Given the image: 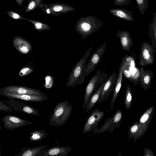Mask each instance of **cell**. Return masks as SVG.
I'll list each match as a JSON object with an SVG mask.
<instances>
[{"instance_id":"25","label":"cell","mask_w":156,"mask_h":156,"mask_svg":"<svg viewBox=\"0 0 156 156\" xmlns=\"http://www.w3.org/2000/svg\"><path fill=\"white\" fill-rule=\"evenodd\" d=\"M129 70L132 78V82L135 85L137 84L140 79V72L135 66L134 61L132 58L129 66Z\"/></svg>"},{"instance_id":"13","label":"cell","mask_w":156,"mask_h":156,"mask_svg":"<svg viewBox=\"0 0 156 156\" xmlns=\"http://www.w3.org/2000/svg\"><path fill=\"white\" fill-rule=\"evenodd\" d=\"M107 43L103 44L99 47L93 54L87 64L85 74L88 76L95 69L97 65L101 60L102 56L106 50Z\"/></svg>"},{"instance_id":"33","label":"cell","mask_w":156,"mask_h":156,"mask_svg":"<svg viewBox=\"0 0 156 156\" xmlns=\"http://www.w3.org/2000/svg\"><path fill=\"white\" fill-rule=\"evenodd\" d=\"M36 3L34 2H31L29 5L28 8L29 10L32 9L36 5Z\"/></svg>"},{"instance_id":"23","label":"cell","mask_w":156,"mask_h":156,"mask_svg":"<svg viewBox=\"0 0 156 156\" xmlns=\"http://www.w3.org/2000/svg\"><path fill=\"white\" fill-rule=\"evenodd\" d=\"M148 36L151 44L156 48V15L155 14L149 27Z\"/></svg>"},{"instance_id":"17","label":"cell","mask_w":156,"mask_h":156,"mask_svg":"<svg viewBox=\"0 0 156 156\" xmlns=\"http://www.w3.org/2000/svg\"><path fill=\"white\" fill-rule=\"evenodd\" d=\"M12 42L16 49L22 54H25L29 52L32 48L30 42L19 37L16 36L14 37Z\"/></svg>"},{"instance_id":"6","label":"cell","mask_w":156,"mask_h":156,"mask_svg":"<svg viewBox=\"0 0 156 156\" xmlns=\"http://www.w3.org/2000/svg\"><path fill=\"white\" fill-rule=\"evenodd\" d=\"M105 112L101 111L98 108L93 110L90 115L87 118L84 124L83 133L85 134L90 132L92 130L93 133H96L98 124L104 116Z\"/></svg>"},{"instance_id":"2","label":"cell","mask_w":156,"mask_h":156,"mask_svg":"<svg viewBox=\"0 0 156 156\" xmlns=\"http://www.w3.org/2000/svg\"><path fill=\"white\" fill-rule=\"evenodd\" d=\"M104 24L93 16L81 17L76 22L75 30L81 35L82 38L84 39L98 30Z\"/></svg>"},{"instance_id":"30","label":"cell","mask_w":156,"mask_h":156,"mask_svg":"<svg viewBox=\"0 0 156 156\" xmlns=\"http://www.w3.org/2000/svg\"><path fill=\"white\" fill-rule=\"evenodd\" d=\"M114 1V5L118 6H123L127 5L130 3L128 0H113Z\"/></svg>"},{"instance_id":"28","label":"cell","mask_w":156,"mask_h":156,"mask_svg":"<svg viewBox=\"0 0 156 156\" xmlns=\"http://www.w3.org/2000/svg\"><path fill=\"white\" fill-rule=\"evenodd\" d=\"M139 11L143 14L148 6V0H136Z\"/></svg>"},{"instance_id":"7","label":"cell","mask_w":156,"mask_h":156,"mask_svg":"<svg viewBox=\"0 0 156 156\" xmlns=\"http://www.w3.org/2000/svg\"><path fill=\"white\" fill-rule=\"evenodd\" d=\"M154 112V106H151L147 109L139 119V129L138 132L133 138L134 142L144 135L149 126Z\"/></svg>"},{"instance_id":"19","label":"cell","mask_w":156,"mask_h":156,"mask_svg":"<svg viewBox=\"0 0 156 156\" xmlns=\"http://www.w3.org/2000/svg\"><path fill=\"white\" fill-rule=\"evenodd\" d=\"M71 150L69 146H55L45 149L43 156H67Z\"/></svg>"},{"instance_id":"9","label":"cell","mask_w":156,"mask_h":156,"mask_svg":"<svg viewBox=\"0 0 156 156\" xmlns=\"http://www.w3.org/2000/svg\"><path fill=\"white\" fill-rule=\"evenodd\" d=\"M1 120L3 122L4 128L12 131L16 128L33 123L31 122L11 114L5 115Z\"/></svg>"},{"instance_id":"12","label":"cell","mask_w":156,"mask_h":156,"mask_svg":"<svg viewBox=\"0 0 156 156\" xmlns=\"http://www.w3.org/2000/svg\"><path fill=\"white\" fill-rule=\"evenodd\" d=\"M117 80L116 73L114 71L109 77L100 96L98 102L108 100L109 96L114 91Z\"/></svg>"},{"instance_id":"8","label":"cell","mask_w":156,"mask_h":156,"mask_svg":"<svg viewBox=\"0 0 156 156\" xmlns=\"http://www.w3.org/2000/svg\"><path fill=\"white\" fill-rule=\"evenodd\" d=\"M122 117V111L119 108L118 109L113 117L108 118L101 128L99 129H97L96 134H99L106 131L112 132L115 128L119 127Z\"/></svg>"},{"instance_id":"4","label":"cell","mask_w":156,"mask_h":156,"mask_svg":"<svg viewBox=\"0 0 156 156\" xmlns=\"http://www.w3.org/2000/svg\"><path fill=\"white\" fill-rule=\"evenodd\" d=\"M108 74L105 72H102L100 70H98L89 81L86 86L84 95L82 108H85L88 101L91 97L101 85L108 77Z\"/></svg>"},{"instance_id":"37","label":"cell","mask_w":156,"mask_h":156,"mask_svg":"<svg viewBox=\"0 0 156 156\" xmlns=\"http://www.w3.org/2000/svg\"><path fill=\"white\" fill-rule=\"evenodd\" d=\"M128 0L129 1H130V0Z\"/></svg>"},{"instance_id":"14","label":"cell","mask_w":156,"mask_h":156,"mask_svg":"<svg viewBox=\"0 0 156 156\" xmlns=\"http://www.w3.org/2000/svg\"><path fill=\"white\" fill-rule=\"evenodd\" d=\"M8 100H5V102L11 106L15 111L23 112L30 115L39 116L40 115L39 111L32 107L26 104L15 99L9 98Z\"/></svg>"},{"instance_id":"26","label":"cell","mask_w":156,"mask_h":156,"mask_svg":"<svg viewBox=\"0 0 156 156\" xmlns=\"http://www.w3.org/2000/svg\"><path fill=\"white\" fill-rule=\"evenodd\" d=\"M124 104L126 110H129L131 107L132 104V94L129 85H127L125 90Z\"/></svg>"},{"instance_id":"31","label":"cell","mask_w":156,"mask_h":156,"mask_svg":"<svg viewBox=\"0 0 156 156\" xmlns=\"http://www.w3.org/2000/svg\"><path fill=\"white\" fill-rule=\"evenodd\" d=\"M35 27L38 30H42L46 29L47 27L46 25L39 23L37 22L35 24Z\"/></svg>"},{"instance_id":"10","label":"cell","mask_w":156,"mask_h":156,"mask_svg":"<svg viewBox=\"0 0 156 156\" xmlns=\"http://www.w3.org/2000/svg\"><path fill=\"white\" fill-rule=\"evenodd\" d=\"M131 58V57L128 56L126 55H125L123 58L122 61L119 68L118 70L119 73L118 77L117 78V82L115 89L113 92L112 98L111 99L110 106L109 109V110H111L112 108L114 110L115 108L114 104L116 98L119 95V92L121 87L123 71L125 67L129 62Z\"/></svg>"},{"instance_id":"3","label":"cell","mask_w":156,"mask_h":156,"mask_svg":"<svg viewBox=\"0 0 156 156\" xmlns=\"http://www.w3.org/2000/svg\"><path fill=\"white\" fill-rule=\"evenodd\" d=\"M72 109V106L69 104L68 100L57 103L49 119L50 124L56 127L64 124L70 117Z\"/></svg>"},{"instance_id":"32","label":"cell","mask_w":156,"mask_h":156,"mask_svg":"<svg viewBox=\"0 0 156 156\" xmlns=\"http://www.w3.org/2000/svg\"><path fill=\"white\" fill-rule=\"evenodd\" d=\"M144 156H154V155L153 151L147 147H145L144 149L143 154Z\"/></svg>"},{"instance_id":"15","label":"cell","mask_w":156,"mask_h":156,"mask_svg":"<svg viewBox=\"0 0 156 156\" xmlns=\"http://www.w3.org/2000/svg\"><path fill=\"white\" fill-rule=\"evenodd\" d=\"M0 91L20 94L46 95L38 90L19 86L12 85L2 87L0 88Z\"/></svg>"},{"instance_id":"1","label":"cell","mask_w":156,"mask_h":156,"mask_svg":"<svg viewBox=\"0 0 156 156\" xmlns=\"http://www.w3.org/2000/svg\"><path fill=\"white\" fill-rule=\"evenodd\" d=\"M93 47L92 45L86 51L83 57L73 67L66 85L68 87H74L76 85L83 83L86 76L85 72L87 61Z\"/></svg>"},{"instance_id":"11","label":"cell","mask_w":156,"mask_h":156,"mask_svg":"<svg viewBox=\"0 0 156 156\" xmlns=\"http://www.w3.org/2000/svg\"><path fill=\"white\" fill-rule=\"evenodd\" d=\"M0 94L7 98H11L31 102H42L47 100L48 98L46 95L20 94L2 91H0Z\"/></svg>"},{"instance_id":"27","label":"cell","mask_w":156,"mask_h":156,"mask_svg":"<svg viewBox=\"0 0 156 156\" xmlns=\"http://www.w3.org/2000/svg\"><path fill=\"white\" fill-rule=\"evenodd\" d=\"M139 129V122L138 120L128 127V136L129 140L135 137L138 132Z\"/></svg>"},{"instance_id":"24","label":"cell","mask_w":156,"mask_h":156,"mask_svg":"<svg viewBox=\"0 0 156 156\" xmlns=\"http://www.w3.org/2000/svg\"><path fill=\"white\" fill-rule=\"evenodd\" d=\"M30 136L28 137L30 141H41L45 138L48 135V133L43 129L41 130H35L30 133Z\"/></svg>"},{"instance_id":"35","label":"cell","mask_w":156,"mask_h":156,"mask_svg":"<svg viewBox=\"0 0 156 156\" xmlns=\"http://www.w3.org/2000/svg\"><path fill=\"white\" fill-rule=\"evenodd\" d=\"M47 13H49L50 12L49 9H47Z\"/></svg>"},{"instance_id":"36","label":"cell","mask_w":156,"mask_h":156,"mask_svg":"<svg viewBox=\"0 0 156 156\" xmlns=\"http://www.w3.org/2000/svg\"><path fill=\"white\" fill-rule=\"evenodd\" d=\"M155 96H156V92H155Z\"/></svg>"},{"instance_id":"18","label":"cell","mask_w":156,"mask_h":156,"mask_svg":"<svg viewBox=\"0 0 156 156\" xmlns=\"http://www.w3.org/2000/svg\"><path fill=\"white\" fill-rule=\"evenodd\" d=\"M153 77V71L150 70H145L143 67H141L140 72V87L145 90H148L151 84Z\"/></svg>"},{"instance_id":"5","label":"cell","mask_w":156,"mask_h":156,"mask_svg":"<svg viewBox=\"0 0 156 156\" xmlns=\"http://www.w3.org/2000/svg\"><path fill=\"white\" fill-rule=\"evenodd\" d=\"M156 48L148 42H142L139 56V64L143 67L152 64L154 61V54Z\"/></svg>"},{"instance_id":"16","label":"cell","mask_w":156,"mask_h":156,"mask_svg":"<svg viewBox=\"0 0 156 156\" xmlns=\"http://www.w3.org/2000/svg\"><path fill=\"white\" fill-rule=\"evenodd\" d=\"M115 35L119 38L122 50L129 51L133 44L130 33L126 30L118 31Z\"/></svg>"},{"instance_id":"21","label":"cell","mask_w":156,"mask_h":156,"mask_svg":"<svg viewBox=\"0 0 156 156\" xmlns=\"http://www.w3.org/2000/svg\"><path fill=\"white\" fill-rule=\"evenodd\" d=\"M109 12L115 17L130 21H134L133 13L129 10L117 8L110 9Z\"/></svg>"},{"instance_id":"38","label":"cell","mask_w":156,"mask_h":156,"mask_svg":"<svg viewBox=\"0 0 156 156\" xmlns=\"http://www.w3.org/2000/svg\"></svg>"},{"instance_id":"29","label":"cell","mask_w":156,"mask_h":156,"mask_svg":"<svg viewBox=\"0 0 156 156\" xmlns=\"http://www.w3.org/2000/svg\"><path fill=\"white\" fill-rule=\"evenodd\" d=\"M12 107L9 105H6L4 102L0 101V110L8 112H12L13 111Z\"/></svg>"},{"instance_id":"34","label":"cell","mask_w":156,"mask_h":156,"mask_svg":"<svg viewBox=\"0 0 156 156\" xmlns=\"http://www.w3.org/2000/svg\"><path fill=\"white\" fill-rule=\"evenodd\" d=\"M13 17L15 19H17L19 17V16L17 14L15 13L13 14Z\"/></svg>"},{"instance_id":"20","label":"cell","mask_w":156,"mask_h":156,"mask_svg":"<svg viewBox=\"0 0 156 156\" xmlns=\"http://www.w3.org/2000/svg\"><path fill=\"white\" fill-rule=\"evenodd\" d=\"M49 145L46 144L34 147L22 148L21 152L19 153L15 156H43L44 150Z\"/></svg>"},{"instance_id":"22","label":"cell","mask_w":156,"mask_h":156,"mask_svg":"<svg viewBox=\"0 0 156 156\" xmlns=\"http://www.w3.org/2000/svg\"><path fill=\"white\" fill-rule=\"evenodd\" d=\"M108 78V77L98 87L94 93L90 100L87 103L85 108L86 112H88L98 102Z\"/></svg>"}]
</instances>
